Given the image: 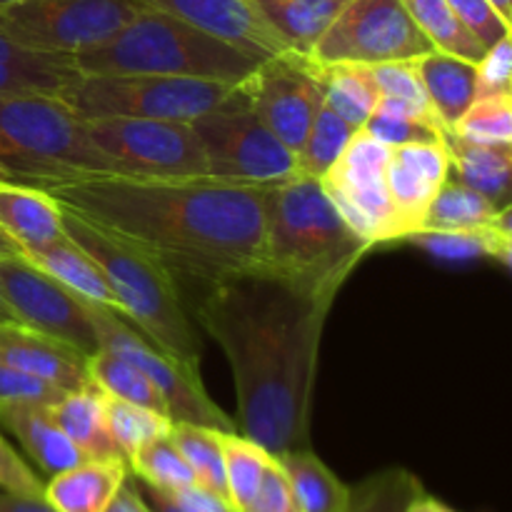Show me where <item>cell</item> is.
<instances>
[{
	"label": "cell",
	"mask_w": 512,
	"mask_h": 512,
	"mask_svg": "<svg viewBox=\"0 0 512 512\" xmlns=\"http://www.w3.org/2000/svg\"><path fill=\"white\" fill-rule=\"evenodd\" d=\"M333 303L335 295L298 288L258 265L203 285L190 310L233 370L235 430L273 458L313 448L315 373Z\"/></svg>",
	"instance_id": "cell-1"
},
{
	"label": "cell",
	"mask_w": 512,
	"mask_h": 512,
	"mask_svg": "<svg viewBox=\"0 0 512 512\" xmlns=\"http://www.w3.org/2000/svg\"><path fill=\"white\" fill-rule=\"evenodd\" d=\"M85 223L143 250L175 280L208 285L265 265L268 190L200 178L90 175L40 185Z\"/></svg>",
	"instance_id": "cell-2"
},
{
	"label": "cell",
	"mask_w": 512,
	"mask_h": 512,
	"mask_svg": "<svg viewBox=\"0 0 512 512\" xmlns=\"http://www.w3.org/2000/svg\"><path fill=\"white\" fill-rule=\"evenodd\" d=\"M368 250L318 178L295 175L268 190L265 268L280 278L313 293L338 295Z\"/></svg>",
	"instance_id": "cell-3"
},
{
	"label": "cell",
	"mask_w": 512,
	"mask_h": 512,
	"mask_svg": "<svg viewBox=\"0 0 512 512\" xmlns=\"http://www.w3.org/2000/svg\"><path fill=\"white\" fill-rule=\"evenodd\" d=\"M60 223L63 233L100 265L118 298L120 315H125L130 325L168 358L190 373L200 375L203 340L185 305L178 280L143 250L85 223L63 205H60Z\"/></svg>",
	"instance_id": "cell-4"
},
{
	"label": "cell",
	"mask_w": 512,
	"mask_h": 512,
	"mask_svg": "<svg viewBox=\"0 0 512 512\" xmlns=\"http://www.w3.org/2000/svg\"><path fill=\"white\" fill-rule=\"evenodd\" d=\"M80 75H180L240 85L260 58L160 10L145 8L105 43L73 55Z\"/></svg>",
	"instance_id": "cell-5"
},
{
	"label": "cell",
	"mask_w": 512,
	"mask_h": 512,
	"mask_svg": "<svg viewBox=\"0 0 512 512\" xmlns=\"http://www.w3.org/2000/svg\"><path fill=\"white\" fill-rule=\"evenodd\" d=\"M0 168L15 183L40 185L113 175L83 118L58 95L0 93Z\"/></svg>",
	"instance_id": "cell-6"
},
{
	"label": "cell",
	"mask_w": 512,
	"mask_h": 512,
	"mask_svg": "<svg viewBox=\"0 0 512 512\" xmlns=\"http://www.w3.org/2000/svg\"><path fill=\"white\" fill-rule=\"evenodd\" d=\"M238 85L180 75H78L63 98L83 120L148 118L193 123L223 105Z\"/></svg>",
	"instance_id": "cell-7"
},
{
	"label": "cell",
	"mask_w": 512,
	"mask_h": 512,
	"mask_svg": "<svg viewBox=\"0 0 512 512\" xmlns=\"http://www.w3.org/2000/svg\"><path fill=\"white\" fill-rule=\"evenodd\" d=\"M208 178L243 188H273L298 173V155L250 110L240 85L223 105L193 120Z\"/></svg>",
	"instance_id": "cell-8"
},
{
	"label": "cell",
	"mask_w": 512,
	"mask_h": 512,
	"mask_svg": "<svg viewBox=\"0 0 512 512\" xmlns=\"http://www.w3.org/2000/svg\"><path fill=\"white\" fill-rule=\"evenodd\" d=\"M83 123L113 175L168 183L208 178V163L193 123L148 118H88Z\"/></svg>",
	"instance_id": "cell-9"
},
{
	"label": "cell",
	"mask_w": 512,
	"mask_h": 512,
	"mask_svg": "<svg viewBox=\"0 0 512 512\" xmlns=\"http://www.w3.org/2000/svg\"><path fill=\"white\" fill-rule=\"evenodd\" d=\"M143 10L138 0H13L0 5V35L35 53L75 55L113 38Z\"/></svg>",
	"instance_id": "cell-10"
},
{
	"label": "cell",
	"mask_w": 512,
	"mask_h": 512,
	"mask_svg": "<svg viewBox=\"0 0 512 512\" xmlns=\"http://www.w3.org/2000/svg\"><path fill=\"white\" fill-rule=\"evenodd\" d=\"M85 308L98 330L100 350H108L135 365L160 390L173 423H193L223 430V433H235V420L208 398L200 375L190 373L173 358H168L163 350L155 348L118 310L103 308L90 300H85Z\"/></svg>",
	"instance_id": "cell-11"
},
{
	"label": "cell",
	"mask_w": 512,
	"mask_h": 512,
	"mask_svg": "<svg viewBox=\"0 0 512 512\" xmlns=\"http://www.w3.org/2000/svg\"><path fill=\"white\" fill-rule=\"evenodd\" d=\"M433 50L400 0H350L310 58L318 65H383L418 60Z\"/></svg>",
	"instance_id": "cell-12"
},
{
	"label": "cell",
	"mask_w": 512,
	"mask_h": 512,
	"mask_svg": "<svg viewBox=\"0 0 512 512\" xmlns=\"http://www.w3.org/2000/svg\"><path fill=\"white\" fill-rule=\"evenodd\" d=\"M388 155V145L378 143L360 128L333 168L320 178L330 203L370 248L390 240H403L398 215L385 185Z\"/></svg>",
	"instance_id": "cell-13"
},
{
	"label": "cell",
	"mask_w": 512,
	"mask_h": 512,
	"mask_svg": "<svg viewBox=\"0 0 512 512\" xmlns=\"http://www.w3.org/2000/svg\"><path fill=\"white\" fill-rule=\"evenodd\" d=\"M250 110L298 153L325 103L323 65L310 55L285 50L255 65L253 73L240 83Z\"/></svg>",
	"instance_id": "cell-14"
},
{
	"label": "cell",
	"mask_w": 512,
	"mask_h": 512,
	"mask_svg": "<svg viewBox=\"0 0 512 512\" xmlns=\"http://www.w3.org/2000/svg\"><path fill=\"white\" fill-rule=\"evenodd\" d=\"M0 288L18 323L63 340L85 358L100 350L98 330L85 300L28 263L23 255L0 258Z\"/></svg>",
	"instance_id": "cell-15"
},
{
	"label": "cell",
	"mask_w": 512,
	"mask_h": 512,
	"mask_svg": "<svg viewBox=\"0 0 512 512\" xmlns=\"http://www.w3.org/2000/svg\"><path fill=\"white\" fill-rule=\"evenodd\" d=\"M138 3L185 20L260 60L290 50L283 35L260 13L255 0H138Z\"/></svg>",
	"instance_id": "cell-16"
},
{
	"label": "cell",
	"mask_w": 512,
	"mask_h": 512,
	"mask_svg": "<svg viewBox=\"0 0 512 512\" xmlns=\"http://www.w3.org/2000/svg\"><path fill=\"white\" fill-rule=\"evenodd\" d=\"M448 178L450 160L445 145L425 143L390 148L385 185L398 215L403 240L423 230L425 213Z\"/></svg>",
	"instance_id": "cell-17"
},
{
	"label": "cell",
	"mask_w": 512,
	"mask_h": 512,
	"mask_svg": "<svg viewBox=\"0 0 512 512\" xmlns=\"http://www.w3.org/2000/svg\"><path fill=\"white\" fill-rule=\"evenodd\" d=\"M0 363L48 380L65 393L93 385L85 355L23 323H0Z\"/></svg>",
	"instance_id": "cell-18"
},
{
	"label": "cell",
	"mask_w": 512,
	"mask_h": 512,
	"mask_svg": "<svg viewBox=\"0 0 512 512\" xmlns=\"http://www.w3.org/2000/svg\"><path fill=\"white\" fill-rule=\"evenodd\" d=\"M130 475L128 460H83L50 475L43 498L58 512H105Z\"/></svg>",
	"instance_id": "cell-19"
},
{
	"label": "cell",
	"mask_w": 512,
	"mask_h": 512,
	"mask_svg": "<svg viewBox=\"0 0 512 512\" xmlns=\"http://www.w3.org/2000/svg\"><path fill=\"white\" fill-rule=\"evenodd\" d=\"M0 428L15 435L25 455L48 478L85 460L43 405H0Z\"/></svg>",
	"instance_id": "cell-20"
},
{
	"label": "cell",
	"mask_w": 512,
	"mask_h": 512,
	"mask_svg": "<svg viewBox=\"0 0 512 512\" xmlns=\"http://www.w3.org/2000/svg\"><path fill=\"white\" fill-rule=\"evenodd\" d=\"M0 230L23 250V258L65 235L60 205L45 190L23 183L0 185Z\"/></svg>",
	"instance_id": "cell-21"
},
{
	"label": "cell",
	"mask_w": 512,
	"mask_h": 512,
	"mask_svg": "<svg viewBox=\"0 0 512 512\" xmlns=\"http://www.w3.org/2000/svg\"><path fill=\"white\" fill-rule=\"evenodd\" d=\"M415 65H418V75L435 110V118L440 120L445 133L450 135L460 115L478 98L475 63L433 50V53L415 60Z\"/></svg>",
	"instance_id": "cell-22"
},
{
	"label": "cell",
	"mask_w": 512,
	"mask_h": 512,
	"mask_svg": "<svg viewBox=\"0 0 512 512\" xmlns=\"http://www.w3.org/2000/svg\"><path fill=\"white\" fill-rule=\"evenodd\" d=\"M78 75L73 55L35 53L0 35V93L63 95Z\"/></svg>",
	"instance_id": "cell-23"
},
{
	"label": "cell",
	"mask_w": 512,
	"mask_h": 512,
	"mask_svg": "<svg viewBox=\"0 0 512 512\" xmlns=\"http://www.w3.org/2000/svg\"><path fill=\"white\" fill-rule=\"evenodd\" d=\"M48 413L55 425L73 440L75 448L85 455V460L123 458L105 420L103 390L95 383L90 388L65 393L58 403L50 405Z\"/></svg>",
	"instance_id": "cell-24"
},
{
	"label": "cell",
	"mask_w": 512,
	"mask_h": 512,
	"mask_svg": "<svg viewBox=\"0 0 512 512\" xmlns=\"http://www.w3.org/2000/svg\"><path fill=\"white\" fill-rule=\"evenodd\" d=\"M25 260L43 270V273H48L53 280H58L60 285H65L70 293L120 313L118 298H115L113 288L105 280L100 265L78 243H73L68 235L33 250V253L25 255Z\"/></svg>",
	"instance_id": "cell-25"
},
{
	"label": "cell",
	"mask_w": 512,
	"mask_h": 512,
	"mask_svg": "<svg viewBox=\"0 0 512 512\" xmlns=\"http://www.w3.org/2000/svg\"><path fill=\"white\" fill-rule=\"evenodd\" d=\"M450 160V178L505 208L510 205L512 145H478L455 135L445 138Z\"/></svg>",
	"instance_id": "cell-26"
},
{
	"label": "cell",
	"mask_w": 512,
	"mask_h": 512,
	"mask_svg": "<svg viewBox=\"0 0 512 512\" xmlns=\"http://www.w3.org/2000/svg\"><path fill=\"white\" fill-rule=\"evenodd\" d=\"M260 13L295 53L310 55L320 35L335 23L350 0H255Z\"/></svg>",
	"instance_id": "cell-27"
},
{
	"label": "cell",
	"mask_w": 512,
	"mask_h": 512,
	"mask_svg": "<svg viewBox=\"0 0 512 512\" xmlns=\"http://www.w3.org/2000/svg\"><path fill=\"white\" fill-rule=\"evenodd\" d=\"M288 475L303 512H345L350 498V485H345L313 448L275 458Z\"/></svg>",
	"instance_id": "cell-28"
},
{
	"label": "cell",
	"mask_w": 512,
	"mask_h": 512,
	"mask_svg": "<svg viewBox=\"0 0 512 512\" xmlns=\"http://www.w3.org/2000/svg\"><path fill=\"white\" fill-rule=\"evenodd\" d=\"M505 208L495 205L493 200L480 195L478 190L448 178L443 183V188L438 190V195L433 198V203H430L428 213H425L423 230H438V233H475V230L490 228Z\"/></svg>",
	"instance_id": "cell-29"
},
{
	"label": "cell",
	"mask_w": 512,
	"mask_h": 512,
	"mask_svg": "<svg viewBox=\"0 0 512 512\" xmlns=\"http://www.w3.org/2000/svg\"><path fill=\"white\" fill-rule=\"evenodd\" d=\"M323 75L325 103L355 130L363 128L380 103V90L370 65H323Z\"/></svg>",
	"instance_id": "cell-30"
},
{
	"label": "cell",
	"mask_w": 512,
	"mask_h": 512,
	"mask_svg": "<svg viewBox=\"0 0 512 512\" xmlns=\"http://www.w3.org/2000/svg\"><path fill=\"white\" fill-rule=\"evenodd\" d=\"M400 3L405 5L410 18L423 30L435 50L463 58L468 63H480L488 48L460 23L445 0H400Z\"/></svg>",
	"instance_id": "cell-31"
},
{
	"label": "cell",
	"mask_w": 512,
	"mask_h": 512,
	"mask_svg": "<svg viewBox=\"0 0 512 512\" xmlns=\"http://www.w3.org/2000/svg\"><path fill=\"white\" fill-rule=\"evenodd\" d=\"M170 438L178 445L180 455L185 458L188 468L193 470L195 485L205 488L208 493L218 495L225 503L228 488H225V465H223V430L205 428L193 423H173ZM233 508V505H230Z\"/></svg>",
	"instance_id": "cell-32"
},
{
	"label": "cell",
	"mask_w": 512,
	"mask_h": 512,
	"mask_svg": "<svg viewBox=\"0 0 512 512\" xmlns=\"http://www.w3.org/2000/svg\"><path fill=\"white\" fill-rule=\"evenodd\" d=\"M423 493L425 488L418 475L400 465H390L350 488L345 512H408Z\"/></svg>",
	"instance_id": "cell-33"
},
{
	"label": "cell",
	"mask_w": 512,
	"mask_h": 512,
	"mask_svg": "<svg viewBox=\"0 0 512 512\" xmlns=\"http://www.w3.org/2000/svg\"><path fill=\"white\" fill-rule=\"evenodd\" d=\"M223 465H225V488H228V500L235 512H243L250 500L258 493L263 475L268 465L273 463V455L258 443L248 440L245 435L223 433Z\"/></svg>",
	"instance_id": "cell-34"
},
{
	"label": "cell",
	"mask_w": 512,
	"mask_h": 512,
	"mask_svg": "<svg viewBox=\"0 0 512 512\" xmlns=\"http://www.w3.org/2000/svg\"><path fill=\"white\" fill-rule=\"evenodd\" d=\"M88 373L90 380L103 393L125 400V403L143 405V408L155 410V413L168 415V405H165L160 390L135 365H130L128 360L118 358V355L108 353V350H98V353L88 358Z\"/></svg>",
	"instance_id": "cell-35"
},
{
	"label": "cell",
	"mask_w": 512,
	"mask_h": 512,
	"mask_svg": "<svg viewBox=\"0 0 512 512\" xmlns=\"http://www.w3.org/2000/svg\"><path fill=\"white\" fill-rule=\"evenodd\" d=\"M358 133L350 123H345L328 103L320 105L303 145L298 148V173L310 178H323L335 160L343 155L345 145Z\"/></svg>",
	"instance_id": "cell-36"
},
{
	"label": "cell",
	"mask_w": 512,
	"mask_h": 512,
	"mask_svg": "<svg viewBox=\"0 0 512 512\" xmlns=\"http://www.w3.org/2000/svg\"><path fill=\"white\" fill-rule=\"evenodd\" d=\"M128 468L135 480L155 490H163V493H173V490L195 483L193 470L188 468L170 435L140 445L128 458Z\"/></svg>",
	"instance_id": "cell-37"
},
{
	"label": "cell",
	"mask_w": 512,
	"mask_h": 512,
	"mask_svg": "<svg viewBox=\"0 0 512 512\" xmlns=\"http://www.w3.org/2000/svg\"><path fill=\"white\" fill-rule=\"evenodd\" d=\"M103 408L110 435H113L115 445H118L125 460L140 445L150 443L155 438H163V435H170V428H173V420L168 415L155 413V410L143 408V405L125 403V400L113 398L108 393H103Z\"/></svg>",
	"instance_id": "cell-38"
},
{
	"label": "cell",
	"mask_w": 512,
	"mask_h": 512,
	"mask_svg": "<svg viewBox=\"0 0 512 512\" xmlns=\"http://www.w3.org/2000/svg\"><path fill=\"white\" fill-rule=\"evenodd\" d=\"M363 130L368 135H373L378 143L388 145V148L425 143L445 145V138H448V133L443 128L418 118L410 110H405L403 105L390 103V100H380L375 113L365 120Z\"/></svg>",
	"instance_id": "cell-39"
},
{
	"label": "cell",
	"mask_w": 512,
	"mask_h": 512,
	"mask_svg": "<svg viewBox=\"0 0 512 512\" xmlns=\"http://www.w3.org/2000/svg\"><path fill=\"white\" fill-rule=\"evenodd\" d=\"M450 135L478 145H512V93L475 98Z\"/></svg>",
	"instance_id": "cell-40"
},
{
	"label": "cell",
	"mask_w": 512,
	"mask_h": 512,
	"mask_svg": "<svg viewBox=\"0 0 512 512\" xmlns=\"http://www.w3.org/2000/svg\"><path fill=\"white\" fill-rule=\"evenodd\" d=\"M370 70H373V78H375V83H378L380 100H390V103L403 105L405 110H410V113L418 115V118H423V120H428V123L443 128V125H440V120L435 118V110H433V105H430L428 93H425L423 80H420L415 60L370 65Z\"/></svg>",
	"instance_id": "cell-41"
},
{
	"label": "cell",
	"mask_w": 512,
	"mask_h": 512,
	"mask_svg": "<svg viewBox=\"0 0 512 512\" xmlns=\"http://www.w3.org/2000/svg\"><path fill=\"white\" fill-rule=\"evenodd\" d=\"M63 395L65 390L55 388L48 380L0 363V405H43V408H50Z\"/></svg>",
	"instance_id": "cell-42"
},
{
	"label": "cell",
	"mask_w": 512,
	"mask_h": 512,
	"mask_svg": "<svg viewBox=\"0 0 512 512\" xmlns=\"http://www.w3.org/2000/svg\"><path fill=\"white\" fill-rule=\"evenodd\" d=\"M445 3L485 48H493L498 40L510 35V23L500 18L490 0H445Z\"/></svg>",
	"instance_id": "cell-43"
},
{
	"label": "cell",
	"mask_w": 512,
	"mask_h": 512,
	"mask_svg": "<svg viewBox=\"0 0 512 512\" xmlns=\"http://www.w3.org/2000/svg\"><path fill=\"white\" fill-rule=\"evenodd\" d=\"M243 512H303L298 498H295L293 485H290L288 475L283 473L278 460L268 465L258 493Z\"/></svg>",
	"instance_id": "cell-44"
},
{
	"label": "cell",
	"mask_w": 512,
	"mask_h": 512,
	"mask_svg": "<svg viewBox=\"0 0 512 512\" xmlns=\"http://www.w3.org/2000/svg\"><path fill=\"white\" fill-rule=\"evenodd\" d=\"M0 490L23 498H43L45 483L20 458L18 450L0 435Z\"/></svg>",
	"instance_id": "cell-45"
},
{
	"label": "cell",
	"mask_w": 512,
	"mask_h": 512,
	"mask_svg": "<svg viewBox=\"0 0 512 512\" xmlns=\"http://www.w3.org/2000/svg\"><path fill=\"white\" fill-rule=\"evenodd\" d=\"M478 73V98L485 95H503L510 93V75H512V45L508 38L498 40L493 48L485 50L480 63H475Z\"/></svg>",
	"instance_id": "cell-46"
},
{
	"label": "cell",
	"mask_w": 512,
	"mask_h": 512,
	"mask_svg": "<svg viewBox=\"0 0 512 512\" xmlns=\"http://www.w3.org/2000/svg\"><path fill=\"white\" fill-rule=\"evenodd\" d=\"M165 495H168V498L173 500L178 508H183L185 512H235L223 498L208 493V490L200 488V485H195V483L185 485V488H178V490H173V493H165Z\"/></svg>",
	"instance_id": "cell-47"
},
{
	"label": "cell",
	"mask_w": 512,
	"mask_h": 512,
	"mask_svg": "<svg viewBox=\"0 0 512 512\" xmlns=\"http://www.w3.org/2000/svg\"><path fill=\"white\" fill-rule=\"evenodd\" d=\"M105 512H150V508L143 500V493H140L138 488V480H135L133 475L125 478V483L120 485L118 495H115L113 503H110V508Z\"/></svg>",
	"instance_id": "cell-48"
},
{
	"label": "cell",
	"mask_w": 512,
	"mask_h": 512,
	"mask_svg": "<svg viewBox=\"0 0 512 512\" xmlns=\"http://www.w3.org/2000/svg\"><path fill=\"white\" fill-rule=\"evenodd\" d=\"M0 512H58L45 498H23L0 490Z\"/></svg>",
	"instance_id": "cell-49"
},
{
	"label": "cell",
	"mask_w": 512,
	"mask_h": 512,
	"mask_svg": "<svg viewBox=\"0 0 512 512\" xmlns=\"http://www.w3.org/2000/svg\"><path fill=\"white\" fill-rule=\"evenodd\" d=\"M138 488H140V493H143V500H145V505L150 508V512H185L183 508H178V505H175L173 500L163 493V490L150 488V485L140 483V480H138Z\"/></svg>",
	"instance_id": "cell-50"
},
{
	"label": "cell",
	"mask_w": 512,
	"mask_h": 512,
	"mask_svg": "<svg viewBox=\"0 0 512 512\" xmlns=\"http://www.w3.org/2000/svg\"><path fill=\"white\" fill-rule=\"evenodd\" d=\"M408 512H455V510L450 508V505H445L443 500H438V498H433V495L423 493L418 500H415L413 505H410Z\"/></svg>",
	"instance_id": "cell-51"
},
{
	"label": "cell",
	"mask_w": 512,
	"mask_h": 512,
	"mask_svg": "<svg viewBox=\"0 0 512 512\" xmlns=\"http://www.w3.org/2000/svg\"><path fill=\"white\" fill-rule=\"evenodd\" d=\"M15 255H23V250H20L18 245H15L13 240L0 230V258H15Z\"/></svg>",
	"instance_id": "cell-52"
},
{
	"label": "cell",
	"mask_w": 512,
	"mask_h": 512,
	"mask_svg": "<svg viewBox=\"0 0 512 512\" xmlns=\"http://www.w3.org/2000/svg\"><path fill=\"white\" fill-rule=\"evenodd\" d=\"M0 323H18L15 313H13V310H10L8 300H5L3 288H0Z\"/></svg>",
	"instance_id": "cell-53"
},
{
	"label": "cell",
	"mask_w": 512,
	"mask_h": 512,
	"mask_svg": "<svg viewBox=\"0 0 512 512\" xmlns=\"http://www.w3.org/2000/svg\"><path fill=\"white\" fill-rule=\"evenodd\" d=\"M490 5H493L495 10H498L500 18L505 20V23H510V15H512V0H490Z\"/></svg>",
	"instance_id": "cell-54"
},
{
	"label": "cell",
	"mask_w": 512,
	"mask_h": 512,
	"mask_svg": "<svg viewBox=\"0 0 512 512\" xmlns=\"http://www.w3.org/2000/svg\"><path fill=\"white\" fill-rule=\"evenodd\" d=\"M3 183H15V180L10 178V173H8V170H3V168H0V185H3Z\"/></svg>",
	"instance_id": "cell-55"
},
{
	"label": "cell",
	"mask_w": 512,
	"mask_h": 512,
	"mask_svg": "<svg viewBox=\"0 0 512 512\" xmlns=\"http://www.w3.org/2000/svg\"><path fill=\"white\" fill-rule=\"evenodd\" d=\"M3 3H13V0H0V5H3Z\"/></svg>",
	"instance_id": "cell-56"
}]
</instances>
